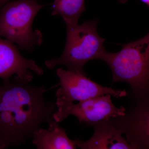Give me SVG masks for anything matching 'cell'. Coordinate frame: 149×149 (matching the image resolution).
<instances>
[{
    "mask_svg": "<svg viewBox=\"0 0 149 149\" xmlns=\"http://www.w3.org/2000/svg\"><path fill=\"white\" fill-rule=\"evenodd\" d=\"M10 1V0H0V9L3 6L7 3H8Z\"/></svg>",
    "mask_w": 149,
    "mask_h": 149,
    "instance_id": "12",
    "label": "cell"
},
{
    "mask_svg": "<svg viewBox=\"0 0 149 149\" xmlns=\"http://www.w3.org/2000/svg\"><path fill=\"white\" fill-rule=\"evenodd\" d=\"M112 72V83L130 85L129 97L134 102L149 97V35L122 45L121 50L110 53L105 49L99 57Z\"/></svg>",
    "mask_w": 149,
    "mask_h": 149,
    "instance_id": "2",
    "label": "cell"
},
{
    "mask_svg": "<svg viewBox=\"0 0 149 149\" xmlns=\"http://www.w3.org/2000/svg\"><path fill=\"white\" fill-rule=\"evenodd\" d=\"M131 149L149 148V97L134 102L124 114L111 118Z\"/></svg>",
    "mask_w": 149,
    "mask_h": 149,
    "instance_id": "7",
    "label": "cell"
},
{
    "mask_svg": "<svg viewBox=\"0 0 149 149\" xmlns=\"http://www.w3.org/2000/svg\"><path fill=\"white\" fill-rule=\"evenodd\" d=\"M98 19L87 21L79 25L67 24V38L64 51L58 58L45 62L49 69L62 65L68 70L86 75L83 70L86 63L99 59L105 49V39L97 31Z\"/></svg>",
    "mask_w": 149,
    "mask_h": 149,
    "instance_id": "3",
    "label": "cell"
},
{
    "mask_svg": "<svg viewBox=\"0 0 149 149\" xmlns=\"http://www.w3.org/2000/svg\"><path fill=\"white\" fill-rule=\"evenodd\" d=\"M32 143L37 149H75L74 140L70 139L66 130L55 121L48 129L42 128L37 130L32 137Z\"/></svg>",
    "mask_w": 149,
    "mask_h": 149,
    "instance_id": "10",
    "label": "cell"
},
{
    "mask_svg": "<svg viewBox=\"0 0 149 149\" xmlns=\"http://www.w3.org/2000/svg\"><path fill=\"white\" fill-rule=\"evenodd\" d=\"M44 5L37 0H18L8 3L0 9V36L20 49L32 52L43 42L41 31L32 29L33 20Z\"/></svg>",
    "mask_w": 149,
    "mask_h": 149,
    "instance_id": "4",
    "label": "cell"
},
{
    "mask_svg": "<svg viewBox=\"0 0 149 149\" xmlns=\"http://www.w3.org/2000/svg\"><path fill=\"white\" fill-rule=\"evenodd\" d=\"M93 136L87 141L74 140L76 146L82 149H131L122 133L110 119L97 123L92 126Z\"/></svg>",
    "mask_w": 149,
    "mask_h": 149,
    "instance_id": "9",
    "label": "cell"
},
{
    "mask_svg": "<svg viewBox=\"0 0 149 149\" xmlns=\"http://www.w3.org/2000/svg\"><path fill=\"white\" fill-rule=\"evenodd\" d=\"M0 149H3L1 143V139H0Z\"/></svg>",
    "mask_w": 149,
    "mask_h": 149,
    "instance_id": "13",
    "label": "cell"
},
{
    "mask_svg": "<svg viewBox=\"0 0 149 149\" xmlns=\"http://www.w3.org/2000/svg\"><path fill=\"white\" fill-rule=\"evenodd\" d=\"M32 72L39 75L44 74L43 68L34 61L22 56L13 43L0 38V78L4 81L15 74L21 80L31 83L34 77Z\"/></svg>",
    "mask_w": 149,
    "mask_h": 149,
    "instance_id": "8",
    "label": "cell"
},
{
    "mask_svg": "<svg viewBox=\"0 0 149 149\" xmlns=\"http://www.w3.org/2000/svg\"><path fill=\"white\" fill-rule=\"evenodd\" d=\"M45 85L34 86L16 76L0 85V139L3 149L25 143L46 123L55 122L56 102L44 97Z\"/></svg>",
    "mask_w": 149,
    "mask_h": 149,
    "instance_id": "1",
    "label": "cell"
},
{
    "mask_svg": "<svg viewBox=\"0 0 149 149\" xmlns=\"http://www.w3.org/2000/svg\"><path fill=\"white\" fill-rule=\"evenodd\" d=\"M119 2L121 3H125L127 2L128 0H118ZM141 1L143 2V3H145V4L149 6V0H141Z\"/></svg>",
    "mask_w": 149,
    "mask_h": 149,
    "instance_id": "11",
    "label": "cell"
},
{
    "mask_svg": "<svg viewBox=\"0 0 149 149\" xmlns=\"http://www.w3.org/2000/svg\"><path fill=\"white\" fill-rule=\"evenodd\" d=\"M111 96L104 95L78 104L73 102L56 103L57 110L54 114V119L59 123L69 115H73L77 117L79 123L92 126L100 121L124 114L126 109L123 107L116 106L112 102Z\"/></svg>",
    "mask_w": 149,
    "mask_h": 149,
    "instance_id": "6",
    "label": "cell"
},
{
    "mask_svg": "<svg viewBox=\"0 0 149 149\" xmlns=\"http://www.w3.org/2000/svg\"><path fill=\"white\" fill-rule=\"evenodd\" d=\"M56 74L59 79L60 88L56 92V103L81 102L106 95L116 98L127 95L125 90L104 87L79 72L58 68Z\"/></svg>",
    "mask_w": 149,
    "mask_h": 149,
    "instance_id": "5",
    "label": "cell"
}]
</instances>
